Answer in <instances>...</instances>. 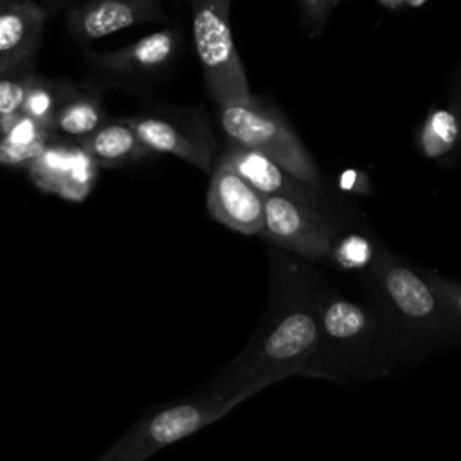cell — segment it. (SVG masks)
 I'll return each instance as SVG.
<instances>
[{"label":"cell","mask_w":461,"mask_h":461,"mask_svg":"<svg viewBox=\"0 0 461 461\" xmlns=\"http://www.w3.org/2000/svg\"><path fill=\"white\" fill-rule=\"evenodd\" d=\"M265 315L243 351L209 387L249 398L288 376H308L321 340L319 274L285 250H272Z\"/></svg>","instance_id":"obj_1"},{"label":"cell","mask_w":461,"mask_h":461,"mask_svg":"<svg viewBox=\"0 0 461 461\" xmlns=\"http://www.w3.org/2000/svg\"><path fill=\"white\" fill-rule=\"evenodd\" d=\"M371 308L380 317L400 366H412L461 344V321L432 288L421 268L380 254L367 272Z\"/></svg>","instance_id":"obj_2"},{"label":"cell","mask_w":461,"mask_h":461,"mask_svg":"<svg viewBox=\"0 0 461 461\" xmlns=\"http://www.w3.org/2000/svg\"><path fill=\"white\" fill-rule=\"evenodd\" d=\"M319 322L321 340L308 376L362 385L391 376L400 367L396 349L371 306L322 286Z\"/></svg>","instance_id":"obj_3"},{"label":"cell","mask_w":461,"mask_h":461,"mask_svg":"<svg viewBox=\"0 0 461 461\" xmlns=\"http://www.w3.org/2000/svg\"><path fill=\"white\" fill-rule=\"evenodd\" d=\"M218 119L229 142L263 153L322 196V178L315 160L276 108L252 97L249 103L220 106Z\"/></svg>","instance_id":"obj_4"},{"label":"cell","mask_w":461,"mask_h":461,"mask_svg":"<svg viewBox=\"0 0 461 461\" xmlns=\"http://www.w3.org/2000/svg\"><path fill=\"white\" fill-rule=\"evenodd\" d=\"M196 56L209 97L216 106L252 99L230 31V0H187Z\"/></svg>","instance_id":"obj_5"},{"label":"cell","mask_w":461,"mask_h":461,"mask_svg":"<svg viewBox=\"0 0 461 461\" xmlns=\"http://www.w3.org/2000/svg\"><path fill=\"white\" fill-rule=\"evenodd\" d=\"M247 398L230 396L212 387L196 398L169 405L139 421L95 461H144L157 450L203 429Z\"/></svg>","instance_id":"obj_6"},{"label":"cell","mask_w":461,"mask_h":461,"mask_svg":"<svg viewBox=\"0 0 461 461\" xmlns=\"http://www.w3.org/2000/svg\"><path fill=\"white\" fill-rule=\"evenodd\" d=\"M153 153H166L209 171L216 153V139L200 108H160L122 119Z\"/></svg>","instance_id":"obj_7"},{"label":"cell","mask_w":461,"mask_h":461,"mask_svg":"<svg viewBox=\"0 0 461 461\" xmlns=\"http://www.w3.org/2000/svg\"><path fill=\"white\" fill-rule=\"evenodd\" d=\"M263 234L272 243L308 263L331 258L335 230L321 209V203L288 196H263Z\"/></svg>","instance_id":"obj_8"},{"label":"cell","mask_w":461,"mask_h":461,"mask_svg":"<svg viewBox=\"0 0 461 461\" xmlns=\"http://www.w3.org/2000/svg\"><path fill=\"white\" fill-rule=\"evenodd\" d=\"M207 211L218 223L234 232L252 236L265 230L263 196L221 160H216L211 169Z\"/></svg>","instance_id":"obj_9"},{"label":"cell","mask_w":461,"mask_h":461,"mask_svg":"<svg viewBox=\"0 0 461 461\" xmlns=\"http://www.w3.org/2000/svg\"><path fill=\"white\" fill-rule=\"evenodd\" d=\"M162 0H85L67 11V29L79 43L164 20Z\"/></svg>","instance_id":"obj_10"},{"label":"cell","mask_w":461,"mask_h":461,"mask_svg":"<svg viewBox=\"0 0 461 461\" xmlns=\"http://www.w3.org/2000/svg\"><path fill=\"white\" fill-rule=\"evenodd\" d=\"M182 47V34L176 29L155 31L122 49L110 52H90L88 65L112 77L153 76L173 63Z\"/></svg>","instance_id":"obj_11"},{"label":"cell","mask_w":461,"mask_h":461,"mask_svg":"<svg viewBox=\"0 0 461 461\" xmlns=\"http://www.w3.org/2000/svg\"><path fill=\"white\" fill-rule=\"evenodd\" d=\"M47 11L32 0H13L0 11V76L32 68Z\"/></svg>","instance_id":"obj_12"},{"label":"cell","mask_w":461,"mask_h":461,"mask_svg":"<svg viewBox=\"0 0 461 461\" xmlns=\"http://www.w3.org/2000/svg\"><path fill=\"white\" fill-rule=\"evenodd\" d=\"M218 160H221L241 178H245L261 196H288L313 203L322 202L321 194L292 176L274 160L254 149L229 142L220 153Z\"/></svg>","instance_id":"obj_13"},{"label":"cell","mask_w":461,"mask_h":461,"mask_svg":"<svg viewBox=\"0 0 461 461\" xmlns=\"http://www.w3.org/2000/svg\"><path fill=\"white\" fill-rule=\"evenodd\" d=\"M94 162L79 146L65 148L50 144L47 151L29 167L36 184L59 191L61 196L79 198L92 185L94 173L88 167Z\"/></svg>","instance_id":"obj_14"},{"label":"cell","mask_w":461,"mask_h":461,"mask_svg":"<svg viewBox=\"0 0 461 461\" xmlns=\"http://www.w3.org/2000/svg\"><path fill=\"white\" fill-rule=\"evenodd\" d=\"M77 146L95 164L108 167L139 162L155 155L122 119L106 121L94 133L77 140Z\"/></svg>","instance_id":"obj_15"},{"label":"cell","mask_w":461,"mask_h":461,"mask_svg":"<svg viewBox=\"0 0 461 461\" xmlns=\"http://www.w3.org/2000/svg\"><path fill=\"white\" fill-rule=\"evenodd\" d=\"M54 133L22 112L0 131V166L31 167L52 144Z\"/></svg>","instance_id":"obj_16"},{"label":"cell","mask_w":461,"mask_h":461,"mask_svg":"<svg viewBox=\"0 0 461 461\" xmlns=\"http://www.w3.org/2000/svg\"><path fill=\"white\" fill-rule=\"evenodd\" d=\"M104 122L106 119L99 95L76 90L59 108L52 124V133L56 137L81 140L101 128Z\"/></svg>","instance_id":"obj_17"},{"label":"cell","mask_w":461,"mask_h":461,"mask_svg":"<svg viewBox=\"0 0 461 461\" xmlns=\"http://www.w3.org/2000/svg\"><path fill=\"white\" fill-rule=\"evenodd\" d=\"M76 90L77 88L67 81L43 79L36 76L25 95L22 113L52 131V124L59 108Z\"/></svg>","instance_id":"obj_18"},{"label":"cell","mask_w":461,"mask_h":461,"mask_svg":"<svg viewBox=\"0 0 461 461\" xmlns=\"http://www.w3.org/2000/svg\"><path fill=\"white\" fill-rule=\"evenodd\" d=\"M459 137L461 130L456 113L447 110H436L429 115L421 130L420 146L425 155L439 157L445 155Z\"/></svg>","instance_id":"obj_19"},{"label":"cell","mask_w":461,"mask_h":461,"mask_svg":"<svg viewBox=\"0 0 461 461\" xmlns=\"http://www.w3.org/2000/svg\"><path fill=\"white\" fill-rule=\"evenodd\" d=\"M34 77V68L0 76V131L7 126L13 115L22 112L25 95Z\"/></svg>","instance_id":"obj_20"},{"label":"cell","mask_w":461,"mask_h":461,"mask_svg":"<svg viewBox=\"0 0 461 461\" xmlns=\"http://www.w3.org/2000/svg\"><path fill=\"white\" fill-rule=\"evenodd\" d=\"M340 268L358 270L373 261L371 245L360 236H348L340 243H335L331 258Z\"/></svg>","instance_id":"obj_21"},{"label":"cell","mask_w":461,"mask_h":461,"mask_svg":"<svg viewBox=\"0 0 461 461\" xmlns=\"http://www.w3.org/2000/svg\"><path fill=\"white\" fill-rule=\"evenodd\" d=\"M301 25L310 36H319L333 13L335 0H297Z\"/></svg>","instance_id":"obj_22"},{"label":"cell","mask_w":461,"mask_h":461,"mask_svg":"<svg viewBox=\"0 0 461 461\" xmlns=\"http://www.w3.org/2000/svg\"><path fill=\"white\" fill-rule=\"evenodd\" d=\"M425 277L429 279V283L432 285V288L438 292V295L445 301V304L459 317L461 321V283L448 279L438 272L421 268Z\"/></svg>","instance_id":"obj_23"},{"label":"cell","mask_w":461,"mask_h":461,"mask_svg":"<svg viewBox=\"0 0 461 461\" xmlns=\"http://www.w3.org/2000/svg\"><path fill=\"white\" fill-rule=\"evenodd\" d=\"M387 9H400L403 5H409V0H378Z\"/></svg>","instance_id":"obj_24"},{"label":"cell","mask_w":461,"mask_h":461,"mask_svg":"<svg viewBox=\"0 0 461 461\" xmlns=\"http://www.w3.org/2000/svg\"><path fill=\"white\" fill-rule=\"evenodd\" d=\"M456 117H457V122H459V130H461V83H459V94L456 95Z\"/></svg>","instance_id":"obj_25"},{"label":"cell","mask_w":461,"mask_h":461,"mask_svg":"<svg viewBox=\"0 0 461 461\" xmlns=\"http://www.w3.org/2000/svg\"><path fill=\"white\" fill-rule=\"evenodd\" d=\"M45 4L49 5H59V4H65V2H70V0H43Z\"/></svg>","instance_id":"obj_26"},{"label":"cell","mask_w":461,"mask_h":461,"mask_svg":"<svg viewBox=\"0 0 461 461\" xmlns=\"http://www.w3.org/2000/svg\"><path fill=\"white\" fill-rule=\"evenodd\" d=\"M11 2H13V0H0V11H4Z\"/></svg>","instance_id":"obj_27"}]
</instances>
